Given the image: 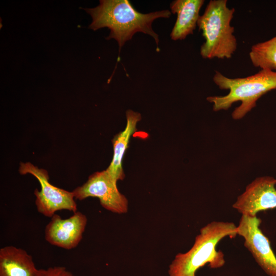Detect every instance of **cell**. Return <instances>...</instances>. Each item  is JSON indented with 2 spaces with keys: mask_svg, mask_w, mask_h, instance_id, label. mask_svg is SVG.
Returning a JSON list of instances; mask_svg holds the SVG:
<instances>
[{
  "mask_svg": "<svg viewBox=\"0 0 276 276\" xmlns=\"http://www.w3.org/2000/svg\"><path fill=\"white\" fill-rule=\"evenodd\" d=\"M84 10L92 17L88 28L94 31L105 27L109 29L106 39L116 40L119 52L125 43L138 32L152 36L158 47V35L152 28V22L158 18H169L171 15L168 10L141 13L128 0H101L96 7Z\"/></svg>",
  "mask_w": 276,
  "mask_h": 276,
  "instance_id": "6da1fadb",
  "label": "cell"
},
{
  "mask_svg": "<svg viewBox=\"0 0 276 276\" xmlns=\"http://www.w3.org/2000/svg\"><path fill=\"white\" fill-rule=\"evenodd\" d=\"M237 226L232 222L213 221L202 227L195 239L192 247L186 252L178 253L169 267V276H196L200 268L208 264L213 269L225 263L224 255L217 250L218 243L224 238H234Z\"/></svg>",
  "mask_w": 276,
  "mask_h": 276,
  "instance_id": "7a4b0ae2",
  "label": "cell"
},
{
  "mask_svg": "<svg viewBox=\"0 0 276 276\" xmlns=\"http://www.w3.org/2000/svg\"><path fill=\"white\" fill-rule=\"evenodd\" d=\"M213 81L220 89H228L223 96H209L214 111L229 109L232 105L240 101L241 104L232 112V118L239 120L244 117L256 105V102L263 95L276 89V71L261 69L257 73L244 78H230L216 71Z\"/></svg>",
  "mask_w": 276,
  "mask_h": 276,
  "instance_id": "3957f363",
  "label": "cell"
},
{
  "mask_svg": "<svg viewBox=\"0 0 276 276\" xmlns=\"http://www.w3.org/2000/svg\"><path fill=\"white\" fill-rule=\"evenodd\" d=\"M227 2L210 1L199 16L197 26L205 39L200 50L203 59H229L237 50L234 28L231 25L235 10L227 6Z\"/></svg>",
  "mask_w": 276,
  "mask_h": 276,
  "instance_id": "277c9868",
  "label": "cell"
},
{
  "mask_svg": "<svg viewBox=\"0 0 276 276\" xmlns=\"http://www.w3.org/2000/svg\"><path fill=\"white\" fill-rule=\"evenodd\" d=\"M19 172L21 175L30 174L39 181L41 190H34L35 205L37 211L45 217L51 218L60 210L77 211V206L73 192L56 187L49 182L48 171L39 168L29 162L20 163Z\"/></svg>",
  "mask_w": 276,
  "mask_h": 276,
  "instance_id": "5b68a950",
  "label": "cell"
},
{
  "mask_svg": "<svg viewBox=\"0 0 276 276\" xmlns=\"http://www.w3.org/2000/svg\"><path fill=\"white\" fill-rule=\"evenodd\" d=\"M117 183L105 170L90 175L85 183L72 192L76 199L97 197L105 209L117 214H124L128 211V200L120 192Z\"/></svg>",
  "mask_w": 276,
  "mask_h": 276,
  "instance_id": "8992f818",
  "label": "cell"
},
{
  "mask_svg": "<svg viewBox=\"0 0 276 276\" xmlns=\"http://www.w3.org/2000/svg\"><path fill=\"white\" fill-rule=\"evenodd\" d=\"M257 216L241 215L237 226V235L244 239V245L262 269L270 276H276V257L268 239L260 228Z\"/></svg>",
  "mask_w": 276,
  "mask_h": 276,
  "instance_id": "52a82bcc",
  "label": "cell"
},
{
  "mask_svg": "<svg viewBox=\"0 0 276 276\" xmlns=\"http://www.w3.org/2000/svg\"><path fill=\"white\" fill-rule=\"evenodd\" d=\"M276 179L270 176L256 178L237 198L233 208L241 215L257 216L258 213L276 209Z\"/></svg>",
  "mask_w": 276,
  "mask_h": 276,
  "instance_id": "ba28073f",
  "label": "cell"
},
{
  "mask_svg": "<svg viewBox=\"0 0 276 276\" xmlns=\"http://www.w3.org/2000/svg\"><path fill=\"white\" fill-rule=\"evenodd\" d=\"M87 223L86 216L76 211L68 218L55 214L45 227V239L50 244L65 249L76 247L81 242Z\"/></svg>",
  "mask_w": 276,
  "mask_h": 276,
  "instance_id": "9c48e42d",
  "label": "cell"
},
{
  "mask_svg": "<svg viewBox=\"0 0 276 276\" xmlns=\"http://www.w3.org/2000/svg\"><path fill=\"white\" fill-rule=\"evenodd\" d=\"M204 2L203 0H176L170 4L172 13L177 14L176 21L170 34L172 40H183L193 33Z\"/></svg>",
  "mask_w": 276,
  "mask_h": 276,
  "instance_id": "30bf717a",
  "label": "cell"
},
{
  "mask_svg": "<svg viewBox=\"0 0 276 276\" xmlns=\"http://www.w3.org/2000/svg\"><path fill=\"white\" fill-rule=\"evenodd\" d=\"M39 271L24 249L12 245L0 249V276H38Z\"/></svg>",
  "mask_w": 276,
  "mask_h": 276,
  "instance_id": "8fae6325",
  "label": "cell"
},
{
  "mask_svg": "<svg viewBox=\"0 0 276 276\" xmlns=\"http://www.w3.org/2000/svg\"><path fill=\"white\" fill-rule=\"evenodd\" d=\"M126 125L124 130L116 134L112 140L113 148L112 159L106 170L113 180L117 182L123 180L125 174L122 167V162L131 136L136 130V124L142 119L141 114L129 109L126 112Z\"/></svg>",
  "mask_w": 276,
  "mask_h": 276,
  "instance_id": "7c38bea8",
  "label": "cell"
},
{
  "mask_svg": "<svg viewBox=\"0 0 276 276\" xmlns=\"http://www.w3.org/2000/svg\"><path fill=\"white\" fill-rule=\"evenodd\" d=\"M249 56L254 66L276 71V36L253 45Z\"/></svg>",
  "mask_w": 276,
  "mask_h": 276,
  "instance_id": "4fadbf2b",
  "label": "cell"
},
{
  "mask_svg": "<svg viewBox=\"0 0 276 276\" xmlns=\"http://www.w3.org/2000/svg\"><path fill=\"white\" fill-rule=\"evenodd\" d=\"M38 276H74L65 267L56 266L47 269H40Z\"/></svg>",
  "mask_w": 276,
  "mask_h": 276,
  "instance_id": "5bb4252c",
  "label": "cell"
}]
</instances>
